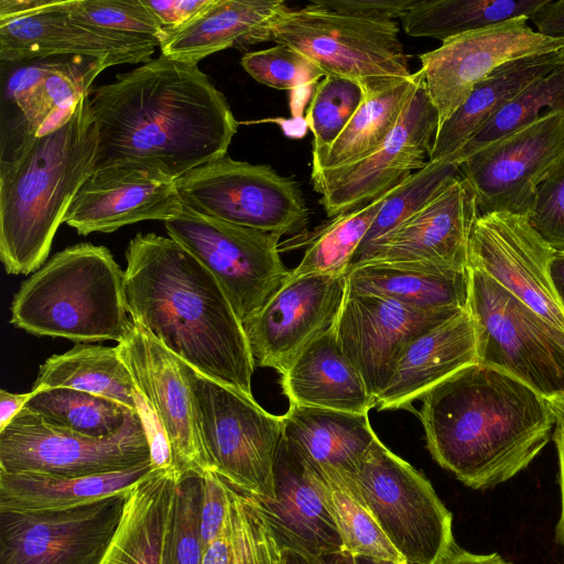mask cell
Returning <instances> with one entry per match:
<instances>
[{
  "mask_svg": "<svg viewBox=\"0 0 564 564\" xmlns=\"http://www.w3.org/2000/svg\"><path fill=\"white\" fill-rule=\"evenodd\" d=\"M94 172L135 165L173 180L227 155L238 129L225 95L196 63L160 54L91 88Z\"/></svg>",
  "mask_w": 564,
  "mask_h": 564,
  "instance_id": "6da1fadb",
  "label": "cell"
},
{
  "mask_svg": "<svg viewBox=\"0 0 564 564\" xmlns=\"http://www.w3.org/2000/svg\"><path fill=\"white\" fill-rule=\"evenodd\" d=\"M131 319L199 373L253 398L242 323L212 273L171 237L137 234L126 249Z\"/></svg>",
  "mask_w": 564,
  "mask_h": 564,
  "instance_id": "7a4b0ae2",
  "label": "cell"
},
{
  "mask_svg": "<svg viewBox=\"0 0 564 564\" xmlns=\"http://www.w3.org/2000/svg\"><path fill=\"white\" fill-rule=\"evenodd\" d=\"M419 416L432 457L473 489L492 488L525 469L555 425L545 398L480 362L425 393Z\"/></svg>",
  "mask_w": 564,
  "mask_h": 564,
  "instance_id": "3957f363",
  "label": "cell"
},
{
  "mask_svg": "<svg viewBox=\"0 0 564 564\" xmlns=\"http://www.w3.org/2000/svg\"><path fill=\"white\" fill-rule=\"evenodd\" d=\"M98 130L88 94L58 128L24 129L0 162V258L9 274H29L48 256L54 236L94 172Z\"/></svg>",
  "mask_w": 564,
  "mask_h": 564,
  "instance_id": "277c9868",
  "label": "cell"
},
{
  "mask_svg": "<svg viewBox=\"0 0 564 564\" xmlns=\"http://www.w3.org/2000/svg\"><path fill=\"white\" fill-rule=\"evenodd\" d=\"M124 271L104 246L83 242L56 252L20 286L11 324L35 336L76 344L122 341L132 325Z\"/></svg>",
  "mask_w": 564,
  "mask_h": 564,
  "instance_id": "5b68a950",
  "label": "cell"
},
{
  "mask_svg": "<svg viewBox=\"0 0 564 564\" xmlns=\"http://www.w3.org/2000/svg\"><path fill=\"white\" fill-rule=\"evenodd\" d=\"M395 20L344 14L307 3L285 7L270 29L271 41L312 59L326 75L357 83L366 98L408 79L409 55Z\"/></svg>",
  "mask_w": 564,
  "mask_h": 564,
  "instance_id": "8992f818",
  "label": "cell"
},
{
  "mask_svg": "<svg viewBox=\"0 0 564 564\" xmlns=\"http://www.w3.org/2000/svg\"><path fill=\"white\" fill-rule=\"evenodd\" d=\"M178 361L212 469L239 490L274 498L273 469L283 437L282 415L269 413L254 398Z\"/></svg>",
  "mask_w": 564,
  "mask_h": 564,
  "instance_id": "52a82bcc",
  "label": "cell"
},
{
  "mask_svg": "<svg viewBox=\"0 0 564 564\" xmlns=\"http://www.w3.org/2000/svg\"><path fill=\"white\" fill-rule=\"evenodd\" d=\"M469 272L477 362L516 377L545 399L564 393V330L480 269Z\"/></svg>",
  "mask_w": 564,
  "mask_h": 564,
  "instance_id": "ba28073f",
  "label": "cell"
},
{
  "mask_svg": "<svg viewBox=\"0 0 564 564\" xmlns=\"http://www.w3.org/2000/svg\"><path fill=\"white\" fill-rule=\"evenodd\" d=\"M379 527L410 564H436L456 544L453 517L431 482L378 437L352 475Z\"/></svg>",
  "mask_w": 564,
  "mask_h": 564,
  "instance_id": "9c48e42d",
  "label": "cell"
},
{
  "mask_svg": "<svg viewBox=\"0 0 564 564\" xmlns=\"http://www.w3.org/2000/svg\"><path fill=\"white\" fill-rule=\"evenodd\" d=\"M182 203L209 217L276 234L300 235L310 210L299 183L271 165L228 155L175 180Z\"/></svg>",
  "mask_w": 564,
  "mask_h": 564,
  "instance_id": "30bf717a",
  "label": "cell"
},
{
  "mask_svg": "<svg viewBox=\"0 0 564 564\" xmlns=\"http://www.w3.org/2000/svg\"><path fill=\"white\" fill-rule=\"evenodd\" d=\"M164 226L216 279L241 323L291 276L281 260L276 234L216 219L184 204Z\"/></svg>",
  "mask_w": 564,
  "mask_h": 564,
  "instance_id": "8fae6325",
  "label": "cell"
},
{
  "mask_svg": "<svg viewBox=\"0 0 564 564\" xmlns=\"http://www.w3.org/2000/svg\"><path fill=\"white\" fill-rule=\"evenodd\" d=\"M118 351L148 410L143 422L156 469L180 475L213 470L197 431L189 386L178 358L132 321Z\"/></svg>",
  "mask_w": 564,
  "mask_h": 564,
  "instance_id": "7c38bea8",
  "label": "cell"
},
{
  "mask_svg": "<svg viewBox=\"0 0 564 564\" xmlns=\"http://www.w3.org/2000/svg\"><path fill=\"white\" fill-rule=\"evenodd\" d=\"M148 462L151 452L138 412L120 431L102 438L51 425L24 408L0 431V470L7 473L82 477Z\"/></svg>",
  "mask_w": 564,
  "mask_h": 564,
  "instance_id": "4fadbf2b",
  "label": "cell"
},
{
  "mask_svg": "<svg viewBox=\"0 0 564 564\" xmlns=\"http://www.w3.org/2000/svg\"><path fill=\"white\" fill-rule=\"evenodd\" d=\"M564 161V110H550L533 122L482 148L460 165L479 215H528L540 185Z\"/></svg>",
  "mask_w": 564,
  "mask_h": 564,
  "instance_id": "5bb4252c",
  "label": "cell"
},
{
  "mask_svg": "<svg viewBox=\"0 0 564 564\" xmlns=\"http://www.w3.org/2000/svg\"><path fill=\"white\" fill-rule=\"evenodd\" d=\"M437 127V111L422 75L397 126L378 149L349 165L311 171L326 215L333 218L361 207L423 169Z\"/></svg>",
  "mask_w": 564,
  "mask_h": 564,
  "instance_id": "9a60e30c",
  "label": "cell"
},
{
  "mask_svg": "<svg viewBox=\"0 0 564 564\" xmlns=\"http://www.w3.org/2000/svg\"><path fill=\"white\" fill-rule=\"evenodd\" d=\"M156 45L95 28L74 18L62 0H0V59L20 64L56 56H87L109 66L147 63Z\"/></svg>",
  "mask_w": 564,
  "mask_h": 564,
  "instance_id": "2e32d148",
  "label": "cell"
},
{
  "mask_svg": "<svg viewBox=\"0 0 564 564\" xmlns=\"http://www.w3.org/2000/svg\"><path fill=\"white\" fill-rule=\"evenodd\" d=\"M129 490L64 510L0 511V564H95Z\"/></svg>",
  "mask_w": 564,
  "mask_h": 564,
  "instance_id": "e0dca14e",
  "label": "cell"
},
{
  "mask_svg": "<svg viewBox=\"0 0 564 564\" xmlns=\"http://www.w3.org/2000/svg\"><path fill=\"white\" fill-rule=\"evenodd\" d=\"M518 18L458 35L419 55L438 127L467 99L474 87L501 65L529 55L564 48L563 39L545 36Z\"/></svg>",
  "mask_w": 564,
  "mask_h": 564,
  "instance_id": "ac0fdd59",
  "label": "cell"
},
{
  "mask_svg": "<svg viewBox=\"0 0 564 564\" xmlns=\"http://www.w3.org/2000/svg\"><path fill=\"white\" fill-rule=\"evenodd\" d=\"M346 293V274L289 278L242 323L254 366L283 375L310 343L335 324Z\"/></svg>",
  "mask_w": 564,
  "mask_h": 564,
  "instance_id": "d6986e66",
  "label": "cell"
},
{
  "mask_svg": "<svg viewBox=\"0 0 564 564\" xmlns=\"http://www.w3.org/2000/svg\"><path fill=\"white\" fill-rule=\"evenodd\" d=\"M556 250L525 215L508 212L479 215L469 240V267L484 271L543 318L564 330L562 306L550 276Z\"/></svg>",
  "mask_w": 564,
  "mask_h": 564,
  "instance_id": "ffe728a7",
  "label": "cell"
},
{
  "mask_svg": "<svg viewBox=\"0 0 564 564\" xmlns=\"http://www.w3.org/2000/svg\"><path fill=\"white\" fill-rule=\"evenodd\" d=\"M478 216L474 192L456 176L420 212L366 247L351 264L383 262L467 270L470 235Z\"/></svg>",
  "mask_w": 564,
  "mask_h": 564,
  "instance_id": "44dd1931",
  "label": "cell"
},
{
  "mask_svg": "<svg viewBox=\"0 0 564 564\" xmlns=\"http://www.w3.org/2000/svg\"><path fill=\"white\" fill-rule=\"evenodd\" d=\"M458 313L422 310L376 295L346 293L334 326L341 350L376 402L389 384L404 346Z\"/></svg>",
  "mask_w": 564,
  "mask_h": 564,
  "instance_id": "7402d4cb",
  "label": "cell"
},
{
  "mask_svg": "<svg viewBox=\"0 0 564 564\" xmlns=\"http://www.w3.org/2000/svg\"><path fill=\"white\" fill-rule=\"evenodd\" d=\"M182 209L175 180L123 164L93 172L74 197L64 223L87 236L143 220L165 223Z\"/></svg>",
  "mask_w": 564,
  "mask_h": 564,
  "instance_id": "603a6c76",
  "label": "cell"
},
{
  "mask_svg": "<svg viewBox=\"0 0 564 564\" xmlns=\"http://www.w3.org/2000/svg\"><path fill=\"white\" fill-rule=\"evenodd\" d=\"M273 476L274 498L253 496L281 551L310 555L344 552L341 536L312 471L283 437Z\"/></svg>",
  "mask_w": 564,
  "mask_h": 564,
  "instance_id": "cb8c5ba5",
  "label": "cell"
},
{
  "mask_svg": "<svg viewBox=\"0 0 564 564\" xmlns=\"http://www.w3.org/2000/svg\"><path fill=\"white\" fill-rule=\"evenodd\" d=\"M475 362L476 333L467 308L404 346L389 384L376 399V406L410 408L440 382Z\"/></svg>",
  "mask_w": 564,
  "mask_h": 564,
  "instance_id": "d4e9b609",
  "label": "cell"
},
{
  "mask_svg": "<svg viewBox=\"0 0 564 564\" xmlns=\"http://www.w3.org/2000/svg\"><path fill=\"white\" fill-rule=\"evenodd\" d=\"M8 79L7 91L25 129L43 135L62 126L91 89L107 62L87 56H56L25 62Z\"/></svg>",
  "mask_w": 564,
  "mask_h": 564,
  "instance_id": "484cf974",
  "label": "cell"
},
{
  "mask_svg": "<svg viewBox=\"0 0 564 564\" xmlns=\"http://www.w3.org/2000/svg\"><path fill=\"white\" fill-rule=\"evenodd\" d=\"M290 404L368 413L376 408L364 380L341 350L335 326L317 336L281 375Z\"/></svg>",
  "mask_w": 564,
  "mask_h": 564,
  "instance_id": "4316f807",
  "label": "cell"
},
{
  "mask_svg": "<svg viewBox=\"0 0 564 564\" xmlns=\"http://www.w3.org/2000/svg\"><path fill=\"white\" fill-rule=\"evenodd\" d=\"M282 422L283 438L308 467L349 476L378 437L368 413L290 404Z\"/></svg>",
  "mask_w": 564,
  "mask_h": 564,
  "instance_id": "83f0119b",
  "label": "cell"
},
{
  "mask_svg": "<svg viewBox=\"0 0 564 564\" xmlns=\"http://www.w3.org/2000/svg\"><path fill=\"white\" fill-rule=\"evenodd\" d=\"M281 0H214L213 3L160 46L164 57L198 63L229 47L271 41L270 29L285 8Z\"/></svg>",
  "mask_w": 564,
  "mask_h": 564,
  "instance_id": "f1b7e54d",
  "label": "cell"
},
{
  "mask_svg": "<svg viewBox=\"0 0 564 564\" xmlns=\"http://www.w3.org/2000/svg\"><path fill=\"white\" fill-rule=\"evenodd\" d=\"M564 63V48L510 61L478 83L462 106L437 129L429 160L457 153L510 100L536 78Z\"/></svg>",
  "mask_w": 564,
  "mask_h": 564,
  "instance_id": "f546056e",
  "label": "cell"
},
{
  "mask_svg": "<svg viewBox=\"0 0 564 564\" xmlns=\"http://www.w3.org/2000/svg\"><path fill=\"white\" fill-rule=\"evenodd\" d=\"M347 293L390 299L409 306L462 312L468 308L470 272L395 263L351 264Z\"/></svg>",
  "mask_w": 564,
  "mask_h": 564,
  "instance_id": "4dcf8cb0",
  "label": "cell"
},
{
  "mask_svg": "<svg viewBox=\"0 0 564 564\" xmlns=\"http://www.w3.org/2000/svg\"><path fill=\"white\" fill-rule=\"evenodd\" d=\"M154 469L130 488L120 521L95 564H160L166 522L178 478Z\"/></svg>",
  "mask_w": 564,
  "mask_h": 564,
  "instance_id": "1f68e13d",
  "label": "cell"
},
{
  "mask_svg": "<svg viewBox=\"0 0 564 564\" xmlns=\"http://www.w3.org/2000/svg\"><path fill=\"white\" fill-rule=\"evenodd\" d=\"M156 469L148 462L129 469L82 477H53L0 470V511L64 510L133 487Z\"/></svg>",
  "mask_w": 564,
  "mask_h": 564,
  "instance_id": "d6a6232c",
  "label": "cell"
},
{
  "mask_svg": "<svg viewBox=\"0 0 564 564\" xmlns=\"http://www.w3.org/2000/svg\"><path fill=\"white\" fill-rule=\"evenodd\" d=\"M65 387L119 402L141 419L148 414L131 372L117 346L76 344L47 358L39 369L31 390Z\"/></svg>",
  "mask_w": 564,
  "mask_h": 564,
  "instance_id": "836d02e7",
  "label": "cell"
},
{
  "mask_svg": "<svg viewBox=\"0 0 564 564\" xmlns=\"http://www.w3.org/2000/svg\"><path fill=\"white\" fill-rule=\"evenodd\" d=\"M421 77L419 69L400 84L366 98L328 148L312 151V170L349 165L378 149L397 126Z\"/></svg>",
  "mask_w": 564,
  "mask_h": 564,
  "instance_id": "e575fe53",
  "label": "cell"
},
{
  "mask_svg": "<svg viewBox=\"0 0 564 564\" xmlns=\"http://www.w3.org/2000/svg\"><path fill=\"white\" fill-rule=\"evenodd\" d=\"M547 0H417L400 19L413 37L445 42L518 18H531Z\"/></svg>",
  "mask_w": 564,
  "mask_h": 564,
  "instance_id": "d590c367",
  "label": "cell"
},
{
  "mask_svg": "<svg viewBox=\"0 0 564 564\" xmlns=\"http://www.w3.org/2000/svg\"><path fill=\"white\" fill-rule=\"evenodd\" d=\"M226 484L224 525L205 549L203 564H279L281 549L257 498Z\"/></svg>",
  "mask_w": 564,
  "mask_h": 564,
  "instance_id": "8d00e7d4",
  "label": "cell"
},
{
  "mask_svg": "<svg viewBox=\"0 0 564 564\" xmlns=\"http://www.w3.org/2000/svg\"><path fill=\"white\" fill-rule=\"evenodd\" d=\"M308 469L329 508L346 553L395 563L405 562L368 509L352 476L333 470Z\"/></svg>",
  "mask_w": 564,
  "mask_h": 564,
  "instance_id": "74e56055",
  "label": "cell"
},
{
  "mask_svg": "<svg viewBox=\"0 0 564 564\" xmlns=\"http://www.w3.org/2000/svg\"><path fill=\"white\" fill-rule=\"evenodd\" d=\"M24 409L46 423L85 436L108 437L133 413L110 399L65 387L32 390Z\"/></svg>",
  "mask_w": 564,
  "mask_h": 564,
  "instance_id": "f35d334b",
  "label": "cell"
},
{
  "mask_svg": "<svg viewBox=\"0 0 564 564\" xmlns=\"http://www.w3.org/2000/svg\"><path fill=\"white\" fill-rule=\"evenodd\" d=\"M389 192L361 207L330 218L315 231L290 278L346 274Z\"/></svg>",
  "mask_w": 564,
  "mask_h": 564,
  "instance_id": "ab89813d",
  "label": "cell"
},
{
  "mask_svg": "<svg viewBox=\"0 0 564 564\" xmlns=\"http://www.w3.org/2000/svg\"><path fill=\"white\" fill-rule=\"evenodd\" d=\"M550 110H564V63L529 84L455 153L463 163Z\"/></svg>",
  "mask_w": 564,
  "mask_h": 564,
  "instance_id": "60d3db41",
  "label": "cell"
},
{
  "mask_svg": "<svg viewBox=\"0 0 564 564\" xmlns=\"http://www.w3.org/2000/svg\"><path fill=\"white\" fill-rule=\"evenodd\" d=\"M457 155L427 161L426 165L394 186L386 197L355 258L435 198L460 173ZM354 258V259H355Z\"/></svg>",
  "mask_w": 564,
  "mask_h": 564,
  "instance_id": "b9f144b4",
  "label": "cell"
},
{
  "mask_svg": "<svg viewBox=\"0 0 564 564\" xmlns=\"http://www.w3.org/2000/svg\"><path fill=\"white\" fill-rule=\"evenodd\" d=\"M203 477L178 475L166 522L160 564H203L200 534Z\"/></svg>",
  "mask_w": 564,
  "mask_h": 564,
  "instance_id": "7bdbcfd3",
  "label": "cell"
},
{
  "mask_svg": "<svg viewBox=\"0 0 564 564\" xmlns=\"http://www.w3.org/2000/svg\"><path fill=\"white\" fill-rule=\"evenodd\" d=\"M365 99V93L357 83L341 76L326 75L316 86L306 115V124L313 133L312 151L328 148Z\"/></svg>",
  "mask_w": 564,
  "mask_h": 564,
  "instance_id": "ee69618b",
  "label": "cell"
},
{
  "mask_svg": "<svg viewBox=\"0 0 564 564\" xmlns=\"http://www.w3.org/2000/svg\"><path fill=\"white\" fill-rule=\"evenodd\" d=\"M63 4L77 20L101 30L147 39L156 46L167 39L142 0H67Z\"/></svg>",
  "mask_w": 564,
  "mask_h": 564,
  "instance_id": "f6af8a7d",
  "label": "cell"
},
{
  "mask_svg": "<svg viewBox=\"0 0 564 564\" xmlns=\"http://www.w3.org/2000/svg\"><path fill=\"white\" fill-rule=\"evenodd\" d=\"M240 63L258 83L280 90L307 88L325 77L318 65L285 44L246 53Z\"/></svg>",
  "mask_w": 564,
  "mask_h": 564,
  "instance_id": "bcb514c9",
  "label": "cell"
},
{
  "mask_svg": "<svg viewBox=\"0 0 564 564\" xmlns=\"http://www.w3.org/2000/svg\"><path fill=\"white\" fill-rule=\"evenodd\" d=\"M527 218L554 250H564V161L540 185Z\"/></svg>",
  "mask_w": 564,
  "mask_h": 564,
  "instance_id": "7dc6e473",
  "label": "cell"
},
{
  "mask_svg": "<svg viewBox=\"0 0 564 564\" xmlns=\"http://www.w3.org/2000/svg\"><path fill=\"white\" fill-rule=\"evenodd\" d=\"M203 477V496L200 503V534L206 549L220 533L224 525L228 491L226 481L214 470H208Z\"/></svg>",
  "mask_w": 564,
  "mask_h": 564,
  "instance_id": "c3c4849f",
  "label": "cell"
},
{
  "mask_svg": "<svg viewBox=\"0 0 564 564\" xmlns=\"http://www.w3.org/2000/svg\"><path fill=\"white\" fill-rule=\"evenodd\" d=\"M417 0H313L312 6L328 11L370 19H401Z\"/></svg>",
  "mask_w": 564,
  "mask_h": 564,
  "instance_id": "681fc988",
  "label": "cell"
},
{
  "mask_svg": "<svg viewBox=\"0 0 564 564\" xmlns=\"http://www.w3.org/2000/svg\"><path fill=\"white\" fill-rule=\"evenodd\" d=\"M214 0H142L152 12L167 36L177 32L204 10Z\"/></svg>",
  "mask_w": 564,
  "mask_h": 564,
  "instance_id": "f907efd6",
  "label": "cell"
},
{
  "mask_svg": "<svg viewBox=\"0 0 564 564\" xmlns=\"http://www.w3.org/2000/svg\"><path fill=\"white\" fill-rule=\"evenodd\" d=\"M531 21L539 33L552 39L564 40V0H547L534 13Z\"/></svg>",
  "mask_w": 564,
  "mask_h": 564,
  "instance_id": "816d5d0a",
  "label": "cell"
},
{
  "mask_svg": "<svg viewBox=\"0 0 564 564\" xmlns=\"http://www.w3.org/2000/svg\"><path fill=\"white\" fill-rule=\"evenodd\" d=\"M279 564H354L348 553L337 552L321 555L303 554L293 550L281 551Z\"/></svg>",
  "mask_w": 564,
  "mask_h": 564,
  "instance_id": "f5cc1de1",
  "label": "cell"
},
{
  "mask_svg": "<svg viewBox=\"0 0 564 564\" xmlns=\"http://www.w3.org/2000/svg\"><path fill=\"white\" fill-rule=\"evenodd\" d=\"M553 440L558 455V482L561 489V514L555 528V540L564 547V424L556 422Z\"/></svg>",
  "mask_w": 564,
  "mask_h": 564,
  "instance_id": "db71d44e",
  "label": "cell"
},
{
  "mask_svg": "<svg viewBox=\"0 0 564 564\" xmlns=\"http://www.w3.org/2000/svg\"><path fill=\"white\" fill-rule=\"evenodd\" d=\"M436 564H512L506 561L498 553L474 554L467 552L456 544L451 551Z\"/></svg>",
  "mask_w": 564,
  "mask_h": 564,
  "instance_id": "11a10c76",
  "label": "cell"
},
{
  "mask_svg": "<svg viewBox=\"0 0 564 564\" xmlns=\"http://www.w3.org/2000/svg\"><path fill=\"white\" fill-rule=\"evenodd\" d=\"M33 391L14 393L0 390V431L24 408Z\"/></svg>",
  "mask_w": 564,
  "mask_h": 564,
  "instance_id": "9f6ffc18",
  "label": "cell"
},
{
  "mask_svg": "<svg viewBox=\"0 0 564 564\" xmlns=\"http://www.w3.org/2000/svg\"><path fill=\"white\" fill-rule=\"evenodd\" d=\"M549 270L556 295L564 307V250L555 251Z\"/></svg>",
  "mask_w": 564,
  "mask_h": 564,
  "instance_id": "6f0895ef",
  "label": "cell"
},
{
  "mask_svg": "<svg viewBox=\"0 0 564 564\" xmlns=\"http://www.w3.org/2000/svg\"><path fill=\"white\" fill-rule=\"evenodd\" d=\"M545 400L555 419V423L560 422L564 424V393Z\"/></svg>",
  "mask_w": 564,
  "mask_h": 564,
  "instance_id": "680465c9",
  "label": "cell"
},
{
  "mask_svg": "<svg viewBox=\"0 0 564 564\" xmlns=\"http://www.w3.org/2000/svg\"><path fill=\"white\" fill-rule=\"evenodd\" d=\"M352 563L354 564H410V563H406V562H404V563H395V562H392V561L378 560V558L366 557V556H352Z\"/></svg>",
  "mask_w": 564,
  "mask_h": 564,
  "instance_id": "91938a15",
  "label": "cell"
}]
</instances>
